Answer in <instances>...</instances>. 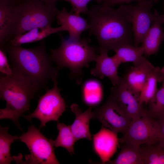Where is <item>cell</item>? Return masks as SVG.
Here are the masks:
<instances>
[{
  "instance_id": "1",
  "label": "cell",
  "mask_w": 164,
  "mask_h": 164,
  "mask_svg": "<svg viewBox=\"0 0 164 164\" xmlns=\"http://www.w3.org/2000/svg\"><path fill=\"white\" fill-rule=\"evenodd\" d=\"M89 35L96 38L98 51L114 50L124 45L134 46L132 24L125 5L117 9L101 4L92 6L86 14Z\"/></svg>"
},
{
  "instance_id": "2",
  "label": "cell",
  "mask_w": 164,
  "mask_h": 164,
  "mask_svg": "<svg viewBox=\"0 0 164 164\" xmlns=\"http://www.w3.org/2000/svg\"><path fill=\"white\" fill-rule=\"evenodd\" d=\"M32 48L5 42L3 47L9 57L12 69L30 82L38 90L46 87L49 80L57 76L59 70L52 67L53 60L47 53L45 42Z\"/></svg>"
},
{
  "instance_id": "3",
  "label": "cell",
  "mask_w": 164,
  "mask_h": 164,
  "mask_svg": "<svg viewBox=\"0 0 164 164\" xmlns=\"http://www.w3.org/2000/svg\"><path fill=\"white\" fill-rule=\"evenodd\" d=\"M13 70L10 76L0 77V97L6 101L5 108L0 109V119L12 120L22 131L19 117L29 109L30 102L38 91L29 81Z\"/></svg>"
},
{
  "instance_id": "4",
  "label": "cell",
  "mask_w": 164,
  "mask_h": 164,
  "mask_svg": "<svg viewBox=\"0 0 164 164\" xmlns=\"http://www.w3.org/2000/svg\"><path fill=\"white\" fill-rule=\"evenodd\" d=\"M59 35L61 45L57 49L50 50V56L59 70L68 68L70 70V77L75 78L76 83L80 84L83 76L82 68L84 67H88L89 63L95 61L97 49L89 45V39L72 40L66 39L61 34Z\"/></svg>"
},
{
  "instance_id": "5",
  "label": "cell",
  "mask_w": 164,
  "mask_h": 164,
  "mask_svg": "<svg viewBox=\"0 0 164 164\" xmlns=\"http://www.w3.org/2000/svg\"><path fill=\"white\" fill-rule=\"evenodd\" d=\"M57 10L41 0H23L15 6L13 22L5 43L34 28L51 26Z\"/></svg>"
},
{
  "instance_id": "6",
  "label": "cell",
  "mask_w": 164,
  "mask_h": 164,
  "mask_svg": "<svg viewBox=\"0 0 164 164\" xmlns=\"http://www.w3.org/2000/svg\"><path fill=\"white\" fill-rule=\"evenodd\" d=\"M19 137L30 153L25 156V164H60L55 154L54 140L46 138L34 125Z\"/></svg>"
},
{
  "instance_id": "7",
  "label": "cell",
  "mask_w": 164,
  "mask_h": 164,
  "mask_svg": "<svg viewBox=\"0 0 164 164\" xmlns=\"http://www.w3.org/2000/svg\"><path fill=\"white\" fill-rule=\"evenodd\" d=\"M57 77L52 79L53 87L50 89H46V93L40 98L35 110L28 115L23 116L30 121L34 118L39 119L41 122L40 128L45 126L49 121H57L65 110V103L58 87Z\"/></svg>"
},
{
  "instance_id": "8",
  "label": "cell",
  "mask_w": 164,
  "mask_h": 164,
  "mask_svg": "<svg viewBox=\"0 0 164 164\" xmlns=\"http://www.w3.org/2000/svg\"><path fill=\"white\" fill-rule=\"evenodd\" d=\"M160 137V129L156 119L146 112L142 116L132 120L125 134L118 142L127 141L138 146L158 143Z\"/></svg>"
},
{
  "instance_id": "9",
  "label": "cell",
  "mask_w": 164,
  "mask_h": 164,
  "mask_svg": "<svg viewBox=\"0 0 164 164\" xmlns=\"http://www.w3.org/2000/svg\"><path fill=\"white\" fill-rule=\"evenodd\" d=\"M93 112V119L98 120L102 125L123 135L132 120L110 96L103 105L95 108Z\"/></svg>"
},
{
  "instance_id": "10",
  "label": "cell",
  "mask_w": 164,
  "mask_h": 164,
  "mask_svg": "<svg viewBox=\"0 0 164 164\" xmlns=\"http://www.w3.org/2000/svg\"><path fill=\"white\" fill-rule=\"evenodd\" d=\"M135 5H125V9L132 24L134 46L138 47L154 19L151 12L154 2L151 0L138 2Z\"/></svg>"
},
{
  "instance_id": "11",
  "label": "cell",
  "mask_w": 164,
  "mask_h": 164,
  "mask_svg": "<svg viewBox=\"0 0 164 164\" xmlns=\"http://www.w3.org/2000/svg\"><path fill=\"white\" fill-rule=\"evenodd\" d=\"M110 96L132 119L138 118L146 111V108L141 103L121 77L118 83L112 87Z\"/></svg>"
},
{
  "instance_id": "12",
  "label": "cell",
  "mask_w": 164,
  "mask_h": 164,
  "mask_svg": "<svg viewBox=\"0 0 164 164\" xmlns=\"http://www.w3.org/2000/svg\"><path fill=\"white\" fill-rule=\"evenodd\" d=\"M117 133L103 126L93 135L94 150L99 156L101 164H105L116 152L118 145Z\"/></svg>"
},
{
  "instance_id": "13",
  "label": "cell",
  "mask_w": 164,
  "mask_h": 164,
  "mask_svg": "<svg viewBox=\"0 0 164 164\" xmlns=\"http://www.w3.org/2000/svg\"><path fill=\"white\" fill-rule=\"evenodd\" d=\"M154 17L152 24L145 35L141 46L144 54L147 56L158 52L161 44L164 40V15H160L158 11L154 10Z\"/></svg>"
},
{
  "instance_id": "14",
  "label": "cell",
  "mask_w": 164,
  "mask_h": 164,
  "mask_svg": "<svg viewBox=\"0 0 164 164\" xmlns=\"http://www.w3.org/2000/svg\"><path fill=\"white\" fill-rule=\"evenodd\" d=\"M57 23L63 26L64 31L69 34L68 39L79 40L84 31L88 30L89 24L87 20L80 16L67 11L63 7L61 10H57L56 15Z\"/></svg>"
},
{
  "instance_id": "15",
  "label": "cell",
  "mask_w": 164,
  "mask_h": 164,
  "mask_svg": "<svg viewBox=\"0 0 164 164\" xmlns=\"http://www.w3.org/2000/svg\"><path fill=\"white\" fill-rule=\"evenodd\" d=\"M106 51L100 52L97 55L96 65L91 71V74L100 79L106 77L111 80L113 86L119 81L121 77L118 74V69L121 63L113 56L109 57Z\"/></svg>"
},
{
  "instance_id": "16",
  "label": "cell",
  "mask_w": 164,
  "mask_h": 164,
  "mask_svg": "<svg viewBox=\"0 0 164 164\" xmlns=\"http://www.w3.org/2000/svg\"><path fill=\"white\" fill-rule=\"evenodd\" d=\"M155 67L146 59L138 67H130L122 77L133 93L138 98L148 76Z\"/></svg>"
},
{
  "instance_id": "17",
  "label": "cell",
  "mask_w": 164,
  "mask_h": 164,
  "mask_svg": "<svg viewBox=\"0 0 164 164\" xmlns=\"http://www.w3.org/2000/svg\"><path fill=\"white\" fill-rule=\"evenodd\" d=\"M70 108L75 116V119L70 126L76 141L82 138L91 141L92 138L90 131L89 122L91 119H93L92 107H89L84 112H82L76 103L72 104Z\"/></svg>"
},
{
  "instance_id": "18",
  "label": "cell",
  "mask_w": 164,
  "mask_h": 164,
  "mask_svg": "<svg viewBox=\"0 0 164 164\" xmlns=\"http://www.w3.org/2000/svg\"><path fill=\"white\" fill-rule=\"evenodd\" d=\"M64 31L62 26L52 27L51 26L39 27L33 28L9 41L14 45L29 43L43 40L51 34Z\"/></svg>"
},
{
  "instance_id": "19",
  "label": "cell",
  "mask_w": 164,
  "mask_h": 164,
  "mask_svg": "<svg viewBox=\"0 0 164 164\" xmlns=\"http://www.w3.org/2000/svg\"><path fill=\"white\" fill-rule=\"evenodd\" d=\"M121 149L117 157L105 164H143L141 155L140 146L127 141L119 142Z\"/></svg>"
},
{
  "instance_id": "20",
  "label": "cell",
  "mask_w": 164,
  "mask_h": 164,
  "mask_svg": "<svg viewBox=\"0 0 164 164\" xmlns=\"http://www.w3.org/2000/svg\"><path fill=\"white\" fill-rule=\"evenodd\" d=\"M16 5L0 0V46H3L10 33L13 21Z\"/></svg>"
},
{
  "instance_id": "21",
  "label": "cell",
  "mask_w": 164,
  "mask_h": 164,
  "mask_svg": "<svg viewBox=\"0 0 164 164\" xmlns=\"http://www.w3.org/2000/svg\"><path fill=\"white\" fill-rule=\"evenodd\" d=\"M114 51L115 53L114 56L121 63L131 62L134 67H137L147 59L143 56L144 51L141 46L135 47L132 45H124Z\"/></svg>"
},
{
  "instance_id": "22",
  "label": "cell",
  "mask_w": 164,
  "mask_h": 164,
  "mask_svg": "<svg viewBox=\"0 0 164 164\" xmlns=\"http://www.w3.org/2000/svg\"><path fill=\"white\" fill-rule=\"evenodd\" d=\"M82 95L84 102L89 107L97 105L101 101L103 97L102 84L96 79L87 80L82 85Z\"/></svg>"
},
{
  "instance_id": "23",
  "label": "cell",
  "mask_w": 164,
  "mask_h": 164,
  "mask_svg": "<svg viewBox=\"0 0 164 164\" xmlns=\"http://www.w3.org/2000/svg\"><path fill=\"white\" fill-rule=\"evenodd\" d=\"M163 75L158 67H155L148 76L140 92L139 97L140 102L147 105L153 97L158 91V82L162 81Z\"/></svg>"
},
{
  "instance_id": "24",
  "label": "cell",
  "mask_w": 164,
  "mask_h": 164,
  "mask_svg": "<svg viewBox=\"0 0 164 164\" xmlns=\"http://www.w3.org/2000/svg\"><path fill=\"white\" fill-rule=\"evenodd\" d=\"M142 145L140 151L143 164H164V148L159 143Z\"/></svg>"
},
{
  "instance_id": "25",
  "label": "cell",
  "mask_w": 164,
  "mask_h": 164,
  "mask_svg": "<svg viewBox=\"0 0 164 164\" xmlns=\"http://www.w3.org/2000/svg\"><path fill=\"white\" fill-rule=\"evenodd\" d=\"M57 128L59 131L56 139L54 140V146L63 147L70 154H74V145L77 141L72 131L70 125L58 122Z\"/></svg>"
},
{
  "instance_id": "26",
  "label": "cell",
  "mask_w": 164,
  "mask_h": 164,
  "mask_svg": "<svg viewBox=\"0 0 164 164\" xmlns=\"http://www.w3.org/2000/svg\"><path fill=\"white\" fill-rule=\"evenodd\" d=\"M8 126H0V164H10L14 160L10 154L11 145L15 139H19L17 135L13 136L8 132Z\"/></svg>"
},
{
  "instance_id": "27",
  "label": "cell",
  "mask_w": 164,
  "mask_h": 164,
  "mask_svg": "<svg viewBox=\"0 0 164 164\" xmlns=\"http://www.w3.org/2000/svg\"><path fill=\"white\" fill-rule=\"evenodd\" d=\"M147 105V112L153 118L156 119L164 113V85L158 89Z\"/></svg>"
},
{
  "instance_id": "28",
  "label": "cell",
  "mask_w": 164,
  "mask_h": 164,
  "mask_svg": "<svg viewBox=\"0 0 164 164\" xmlns=\"http://www.w3.org/2000/svg\"><path fill=\"white\" fill-rule=\"evenodd\" d=\"M68 2L71 5L72 9L70 12L77 15H80L81 13L86 14L89 9L87 4L92 0H58ZM98 3L102 4L104 0H94Z\"/></svg>"
},
{
  "instance_id": "29",
  "label": "cell",
  "mask_w": 164,
  "mask_h": 164,
  "mask_svg": "<svg viewBox=\"0 0 164 164\" xmlns=\"http://www.w3.org/2000/svg\"><path fill=\"white\" fill-rule=\"evenodd\" d=\"M6 53L3 46H0V70L1 73L10 76L13 70L9 65Z\"/></svg>"
},
{
  "instance_id": "30",
  "label": "cell",
  "mask_w": 164,
  "mask_h": 164,
  "mask_svg": "<svg viewBox=\"0 0 164 164\" xmlns=\"http://www.w3.org/2000/svg\"><path fill=\"white\" fill-rule=\"evenodd\" d=\"M142 0H151L154 3L157 2L158 0H104L102 4L103 5L106 6H110L117 5L122 4L125 3H128L132 1H137L138 2Z\"/></svg>"
},
{
  "instance_id": "31",
  "label": "cell",
  "mask_w": 164,
  "mask_h": 164,
  "mask_svg": "<svg viewBox=\"0 0 164 164\" xmlns=\"http://www.w3.org/2000/svg\"><path fill=\"white\" fill-rule=\"evenodd\" d=\"M159 125L160 137L159 143L164 148V113L156 119Z\"/></svg>"
},
{
  "instance_id": "32",
  "label": "cell",
  "mask_w": 164,
  "mask_h": 164,
  "mask_svg": "<svg viewBox=\"0 0 164 164\" xmlns=\"http://www.w3.org/2000/svg\"><path fill=\"white\" fill-rule=\"evenodd\" d=\"M49 6L56 8V2L58 0H41Z\"/></svg>"
},
{
  "instance_id": "33",
  "label": "cell",
  "mask_w": 164,
  "mask_h": 164,
  "mask_svg": "<svg viewBox=\"0 0 164 164\" xmlns=\"http://www.w3.org/2000/svg\"><path fill=\"white\" fill-rule=\"evenodd\" d=\"M3 0L12 3L16 5L20 3L22 1H23V0Z\"/></svg>"
},
{
  "instance_id": "34",
  "label": "cell",
  "mask_w": 164,
  "mask_h": 164,
  "mask_svg": "<svg viewBox=\"0 0 164 164\" xmlns=\"http://www.w3.org/2000/svg\"><path fill=\"white\" fill-rule=\"evenodd\" d=\"M160 71L162 74L163 77L162 84L164 85V66L160 69Z\"/></svg>"
}]
</instances>
